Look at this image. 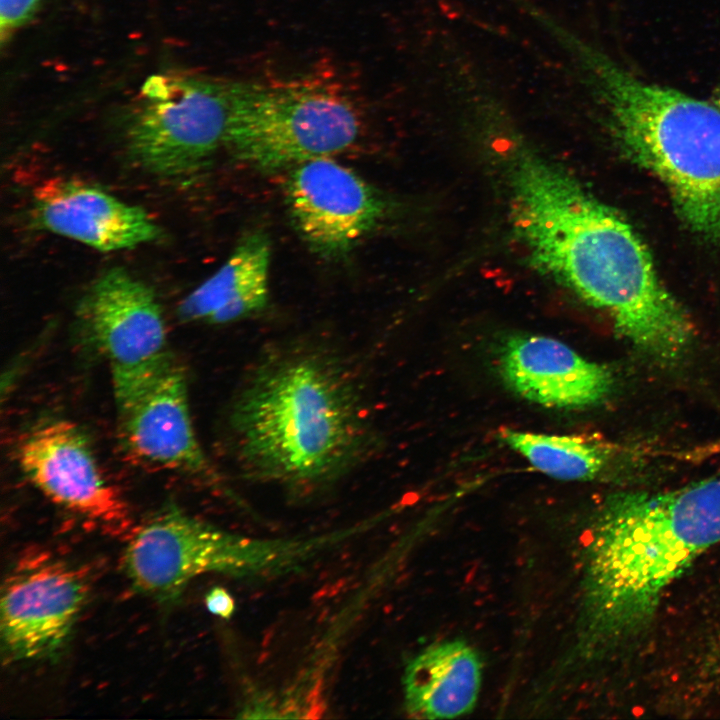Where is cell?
I'll return each mask as SVG.
<instances>
[{
	"mask_svg": "<svg viewBox=\"0 0 720 720\" xmlns=\"http://www.w3.org/2000/svg\"><path fill=\"white\" fill-rule=\"evenodd\" d=\"M716 664L718 666V671L720 672V640L717 648Z\"/></svg>",
	"mask_w": 720,
	"mask_h": 720,
	"instance_id": "21",
	"label": "cell"
},
{
	"mask_svg": "<svg viewBox=\"0 0 720 720\" xmlns=\"http://www.w3.org/2000/svg\"><path fill=\"white\" fill-rule=\"evenodd\" d=\"M206 608L214 615L224 619L230 618L235 611L232 595L223 587L215 586L205 595Z\"/></svg>",
	"mask_w": 720,
	"mask_h": 720,
	"instance_id": "19",
	"label": "cell"
},
{
	"mask_svg": "<svg viewBox=\"0 0 720 720\" xmlns=\"http://www.w3.org/2000/svg\"><path fill=\"white\" fill-rule=\"evenodd\" d=\"M718 543L720 477L608 497L588 531L575 636L558 664L562 672L639 637L666 589Z\"/></svg>",
	"mask_w": 720,
	"mask_h": 720,
	"instance_id": "3",
	"label": "cell"
},
{
	"mask_svg": "<svg viewBox=\"0 0 720 720\" xmlns=\"http://www.w3.org/2000/svg\"><path fill=\"white\" fill-rule=\"evenodd\" d=\"M516 152L514 224L534 264L605 312L641 352L664 364L680 360L692 323L636 231L564 170L530 150Z\"/></svg>",
	"mask_w": 720,
	"mask_h": 720,
	"instance_id": "1",
	"label": "cell"
},
{
	"mask_svg": "<svg viewBox=\"0 0 720 720\" xmlns=\"http://www.w3.org/2000/svg\"><path fill=\"white\" fill-rule=\"evenodd\" d=\"M87 595L85 575L64 560L41 553L18 561L1 588L0 635L6 661L57 655Z\"/></svg>",
	"mask_w": 720,
	"mask_h": 720,
	"instance_id": "10",
	"label": "cell"
},
{
	"mask_svg": "<svg viewBox=\"0 0 720 720\" xmlns=\"http://www.w3.org/2000/svg\"><path fill=\"white\" fill-rule=\"evenodd\" d=\"M482 662L464 640L433 643L406 665L403 675L407 713L424 719H452L470 713L479 698Z\"/></svg>",
	"mask_w": 720,
	"mask_h": 720,
	"instance_id": "15",
	"label": "cell"
},
{
	"mask_svg": "<svg viewBox=\"0 0 720 720\" xmlns=\"http://www.w3.org/2000/svg\"><path fill=\"white\" fill-rule=\"evenodd\" d=\"M360 380L324 344H286L249 370L229 411L241 470L288 490L335 484L376 451Z\"/></svg>",
	"mask_w": 720,
	"mask_h": 720,
	"instance_id": "2",
	"label": "cell"
},
{
	"mask_svg": "<svg viewBox=\"0 0 720 720\" xmlns=\"http://www.w3.org/2000/svg\"><path fill=\"white\" fill-rule=\"evenodd\" d=\"M713 104L720 110V85L713 93Z\"/></svg>",
	"mask_w": 720,
	"mask_h": 720,
	"instance_id": "20",
	"label": "cell"
},
{
	"mask_svg": "<svg viewBox=\"0 0 720 720\" xmlns=\"http://www.w3.org/2000/svg\"><path fill=\"white\" fill-rule=\"evenodd\" d=\"M359 120L338 88L319 81L231 82L224 146L264 172L290 170L350 148L359 136Z\"/></svg>",
	"mask_w": 720,
	"mask_h": 720,
	"instance_id": "5",
	"label": "cell"
},
{
	"mask_svg": "<svg viewBox=\"0 0 720 720\" xmlns=\"http://www.w3.org/2000/svg\"><path fill=\"white\" fill-rule=\"evenodd\" d=\"M76 313L112 377L150 369L171 355L153 290L124 268L101 273L83 293Z\"/></svg>",
	"mask_w": 720,
	"mask_h": 720,
	"instance_id": "12",
	"label": "cell"
},
{
	"mask_svg": "<svg viewBox=\"0 0 720 720\" xmlns=\"http://www.w3.org/2000/svg\"><path fill=\"white\" fill-rule=\"evenodd\" d=\"M17 459L25 477L55 504L111 531L128 526L126 502L104 478L76 424L55 419L38 425L19 444Z\"/></svg>",
	"mask_w": 720,
	"mask_h": 720,
	"instance_id": "11",
	"label": "cell"
},
{
	"mask_svg": "<svg viewBox=\"0 0 720 720\" xmlns=\"http://www.w3.org/2000/svg\"><path fill=\"white\" fill-rule=\"evenodd\" d=\"M498 359L500 375L513 392L547 407L590 406L604 399L613 385L607 367L546 336L510 337Z\"/></svg>",
	"mask_w": 720,
	"mask_h": 720,
	"instance_id": "14",
	"label": "cell"
},
{
	"mask_svg": "<svg viewBox=\"0 0 720 720\" xmlns=\"http://www.w3.org/2000/svg\"><path fill=\"white\" fill-rule=\"evenodd\" d=\"M33 208L41 228L102 252L134 248L161 235L142 208L77 180L58 178L38 187Z\"/></svg>",
	"mask_w": 720,
	"mask_h": 720,
	"instance_id": "13",
	"label": "cell"
},
{
	"mask_svg": "<svg viewBox=\"0 0 720 720\" xmlns=\"http://www.w3.org/2000/svg\"><path fill=\"white\" fill-rule=\"evenodd\" d=\"M501 439L534 468L561 480H589L607 463L602 445L576 435H549L504 428Z\"/></svg>",
	"mask_w": 720,
	"mask_h": 720,
	"instance_id": "17",
	"label": "cell"
},
{
	"mask_svg": "<svg viewBox=\"0 0 720 720\" xmlns=\"http://www.w3.org/2000/svg\"><path fill=\"white\" fill-rule=\"evenodd\" d=\"M123 446L159 469L218 483L191 419L187 381L172 355L145 371L112 377Z\"/></svg>",
	"mask_w": 720,
	"mask_h": 720,
	"instance_id": "7",
	"label": "cell"
},
{
	"mask_svg": "<svg viewBox=\"0 0 720 720\" xmlns=\"http://www.w3.org/2000/svg\"><path fill=\"white\" fill-rule=\"evenodd\" d=\"M251 545L171 507L136 530L123 569L136 592L168 605L203 573L247 569Z\"/></svg>",
	"mask_w": 720,
	"mask_h": 720,
	"instance_id": "8",
	"label": "cell"
},
{
	"mask_svg": "<svg viewBox=\"0 0 720 720\" xmlns=\"http://www.w3.org/2000/svg\"><path fill=\"white\" fill-rule=\"evenodd\" d=\"M552 39L603 104L624 152L664 184L692 231L720 247V110L636 77L564 25Z\"/></svg>",
	"mask_w": 720,
	"mask_h": 720,
	"instance_id": "4",
	"label": "cell"
},
{
	"mask_svg": "<svg viewBox=\"0 0 720 720\" xmlns=\"http://www.w3.org/2000/svg\"><path fill=\"white\" fill-rule=\"evenodd\" d=\"M40 0H0L1 40L26 23L35 13Z\"/></svg>",
	"mask_w": 720,
	"mask_h": 720,
	"instance_id": "18",
	"label": "cell"
},
{
	"mask_svg": "<svg viewBox=\"0 0 720 720\" xmlns=\"http://www.w3.org/2000/svg\"><path fill=\"white\" fill-rule=\"evenodd\" d=\"M127 130L132 160L162 178H190L224 146L231 82L200 76L154 75Z\"/></svg>",
	"mask_w": 720,
	"mask_h": 720,
	"instance_id": "6",
	"label": "cell"
},
{
	"mask_svg": "<svg viewBox=\"0 0 720 720\" xmlns=\"http://www.w3.org/2000/svg\"><path fill=\"white\" fill-rule=\"evenodd\" d=\"M271 245L263 232H249L225 263L187 295L177 312L185 322L227 324L265 308L269 298Z\"/></svg>",
	"mask_w": 720,
	"mask_h": 720,
	"instance_id": "16",
	"label": "cell"
},
{
	"mask_svg": "<svg viewBox=\"0 0 720 720\" xmlns=\"http://www.w3.org/2000/svg\"><path fill=\"white\" fill-rule=\"evenodd\" d=\"M284 196L300 238L312 253L332 261L376 231L391 207L383 192L331 157L291 168Z\"/></svg>",
	"mask_w": 720,
	"mask_h": 720,
	"instance_id": "9",
	"label": "cell"
}]
</instances>
